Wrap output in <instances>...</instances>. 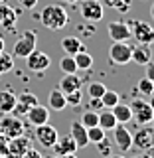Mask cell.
<instances>
[{"instance_id": "cell-15", "label": "cell", "mask_w": 154, "mask_h": 158, "mask_svg": "<svg viewBox=\"0 0 154 158\" xmlns=\"http://www.w3.org/2000/svg\"><path fill=\"white\" fill-rule=\"evenodd\" d=\"M152 59V52L148 44H136V46L131 48V61L138 63V65H146Z\"/></svg>"}, {"instance_id": "cell-2", "label": "cell", "mask_w": 154, "mask_h": 158, "mask_svg": "<svg viewBox=\"0 0 154 158\" xmlns=\"http://www.w3.org/2000/svg\"><path fill=\"white\" fill-rule=\"evenodd\" d=\"M131 113H132V118L138 123V125H150L152 118H154V109L148 101L144 99H132L131 105Z\"/></svg>"}, {"instance_id": "cell-31", "label": "cell", "mask_w": 154, "mask_h": 158, "mask_svg": "<svg viewBox=\"0 0 154 158\" xmlns=\"http://www.w3.org/2000/svg\"><path fill=\"white\" fill-rule=\"evenodd\" d=\"M107 91V87L103 85L101 81H91L87 85V93H89V97H97V99H101V95Z\"/></svg>"}, {"instance_id": "cell-11", "label": "cell", "mask_w": 154, "mask_h": 158, "mask_svg": "<svg viewBox=\"0 0 154 158\" xmlns=\"http://www.w3.org/2000/svg\"><path fill=\"white\" fill-rule=\"evenodd\" d=\"M79 10H81V16L85 20H89V22L103 20V4L99 0H83L79 4Z\"/></svg>"}, {"instance_id": "cell-3", "label": "cell", "mask_w": 154, "mask_h": 158, "mask_svg": "<svg viewBox=\"0 0 154 158\" xmlns=\"http://www.w3.org/2000/svg\"><path fill=\"white\" fill-rule=\"evenodd\" d=\"M0 132H2V136L6 140L16 138L20 135H24V123L18 117H12L10 113H6V117L0 121Z\"/></svg>"}, {"instance_id": "cell-35", "label": "cell", "mask_w": 154, "mask_h": 158, "mask_svg": "<svg viewBox=\"0 0 154 158\" xmlns=\"http://www.w3.org/2000/svg\"><path fill=\"white\" fill-rule=\"evenodd\" d=\"M81 99H83L81 89H75V91H71V93H65V103L67 105L77 107V105H81Z\"/></svg>"}, {"instance_id": "cell-23", "label": "cell", "mask_w": 154, "mask_h": 158, "mask_svg": "<svg viewBox=\"0 0 154 158\" xmlns=\"http://www.w3.org/2000/svg\"><path fill=\"white\" fill-rule=\"evenodd\" d=\"M111 111H113V115H115V118H117V123H119V125H127L128 121H132L131 107L125 105V103H121V101H119L117 105L111 109Z\"/></svg>"}, {"instance_id": "cell-28", "label": "cell", "mask_w": 154, "mask_h": 158, "mask_svg": "<svg viewBox=\"0 0 154 158\" xmlns=\"http://www.w3.org/2000/svg\"><path fill=\"white\" fill-rule=\"evenodd\" d=\"M14 69V56H10L2 49L0 52V75H4V73L12 71Z\"/></svg>"}, {"instance_id": "cell-32", "label": "cell", "mask_w": 154, "mask_h": 158, "mask_svg": "<svg viewBox=\"0 0 154 158\" xmlns=\"http://www.w3.org/2000/svg\"><path fill=\"white\" fill-rule=\"evenodd\" d=\"M59 67H61L63 73H77V65H75L73 56H65L61 61H59Z\"/></svg>"}, {"instance_id": "cell-42", "label": "cell", "mask_w": 154, "mask_h": 158, "mask_svg": "<svg viewBox=\"0 0 154 158\" xmlns=\"http://www.w3.org/2000/svg\"><path fill=\"white\" fill-rule=\"evenodd\" d=\"M109 158H127V156H123V154H109Z\"/></svg>"}, {"instance_id": "cell-29", "label": "cell", "mask_w": 154, "mask_h": 158, "mask_svg": "<svg viewBox=\"0 0 154 158\" xmlns=\"http://www.w3.org/2000/svg\"><path fill=\"white\" fill-rule=\"evenodd\" d=\"M119 101H121V99H119V93L117 91H111V89H107V91L101 95V103H103V107H105V109H113Z\"/></svg>"}, {"instance_id": "cell-18", "label": "cell", "mask_w": 154, "mask_h": 158, "mask_svg": "<svg viewBox=\"0 0 154 158\" xmlns=\"http://www.w3.org/2000/svg\"><path fill=\"white\" fill-rule=\"evenodd\" d=\"M53 148V152H56V156H63V154H71V152H77L79 148L75 144V140H73L71 136H57V140H56V144L52 146Z\"/></svg>"}, {"instance_id": "cell-43", "label": "cell", "mask_w": 154, "mask_h": 158, "mask_svg": "<svg viewBox=\"0 0 154 158\" xmlns=\"http://www.w3.org/2000/svg\"><path fill=\"white\" fill-rule=\"evenodd\" d=\"M4 49V40H2V36H0V52Z\"/></svg>"}, {"instance_id": "cell-37", "label": "cell", "mask_w": 154, "mask_h": 158, "mask_svg": "<svg viewBox=\"0 0 154 158\" xmlns=\"http://www.w3.org/2000/svg\"><path fill=\"white\" fill-rule=\"evenodd\" d=\"M95 146L99 148V152H101V154H105V156H107V154H111V144H107L105 138H103V140H99Z\"/></svg>"}, {"instance_id": "cell-12", "label": "cell", "mask_w": 154, "mask_h": 158, "mask_svg": "<svg viewBox=\"0 0 154 158\" xmlns=\"http://www.w3.org/2000/svg\"><path fill=\"white\" fill-rule=\"evenodd\" d=\"M113 140H115V146L123 152L132 148V135L128 132V128L125 125H119L117 123V127L113 128Z\"/></svg>"}, {"instance_id": "cell-16", "label": "cell", "mask_w": 154, "mask_h": 158, "mask_svg": "<svg viewBox=\"0 0 154 158\" xmlns=\"http://www.w3.org/2000/svg\"><path fill=\"white\" fill-rule=\"evenodd\" d=\"M26 117H28V123L32 127H38V125H44V123L49 121V111H48V107H42L38 103V105H34L32 109H28Z\"/></svg>"}, {"instance_id": "cell-36", "label": "cell", "mask_w": 154, "mask_h": 158, "mask_svg": "<svg viewBox=\"0 0 154 158\" xmlns=\"http://www.w3.org/2000/svg\"><path fill=\"white\" fill-rule=\"evenodd\" d=\"M89 109H91V111H101V109H105V107H103L101 99H97V97H89Z\"/></svg>"}, {"instance_id": "cell-5", "label": "cell", "mask_w": 154, "mask_h": 158, "mask_svg": "<svg viewBox=\"0 0 154 158\" xmlns=\"http://www.w3.org/2000/svg\"><path fill=\"white\" fill-rule=\"evenodd\" d=\"M131 48L128 42H113L109 48V59L115 65H127L131 61Z\"/></svg>"}, {"instance_id": "cell-9", "label": "cell", "mask_w": 154, "mask_h": 158, "mask_svg": "<svg viewBox=\"0 0 154 158\" xmlns=\"http://www.w3.org/2000/svg\"><path fill=\"white\" fill-rule=\"evenodd\" d=\"M28 148H32V142H30V138H26L24 135H20L16 138H10L6 140V158H22L24 152L28 150Z\"/></svg>"}, {"instance_id": "cell-24", "label": "cell", "mask_w": 154, "mask_h": 158, "mask_svg": "<svg viewBox=\"0 0 154 158\" xmlns=\"http://www.w3.org/2000/svg\"><path fill=\"white\" fill-rule=\"evenodd\" d=\"M14 105H16V95L10 89H2L0 91V113H12Z\"/></svg>"}, {"instance_id": "cell-45", "label": "cell", "mask_w": 154, "mask_h": 158, "mask_svg": "<svg viewBox=\"0 0 154 158\" xmlns=\"http://www.w3.org/2000/svg\"><path fill=\"white\" fill-rule=\"evenodd\" d=\"M42 158H59V156H56V154H48V156H42Z\"/></svg>"}, {"instance_id": "cell-17", "label": "cell", "mask_w": 154, "mask_h": 158, "mask_svg": "<svg viewBox=\"0 0 154 158\" xmlns=\"http://www.w3.org/2000/svg\"><path fill=\"white\" fill-rule=\"evenodd\" d=\"M109 36L113 42H128L131 40V28L125 22H111L109 24Z\"/></svg>"}, {"instance_id": "cell-1", "label": "cell", "mask_w": 154, "mask_h": 158, "mask_svg": "<svg viewBox=\"0 0 154 158\" xmlns=\"http://www.w3.org/2000/svg\"><path fill=\"white\" fill-rule=\"evenodd\" d=\"M40 22L44 24L48 30H61L67 24V12L59 4H49L42 10L40 14Z\"/></svg>"}, {"instance_id": "cell-27", "label": "cell", "mask_w": 154, "mask_h": 158, "mask_svg": "<svg viewBox=\"0 0 154 158\" xmlns=\"http://www.w3.org/2000/svg\"><path fill=\"white\" fill-rule=\"evenodd\" d=\"M107 136V131H103L99 125L95 127H89L87 128V138H89V144H97L99 140H103V138Z\"/></svg>"}, {"instance_id": "cell-39", "label": "cell", "mask_w": 154, "mask_h": 158, "mask_svg": "<svg viewBox=\"0 0 154 158\" xmlns=\"http://www.w3.org/2000/svg\"><path fill=\"white\" fill-rule=\"evenodd\" d=\"M18 2L22 4L24 8H34V6L38 4V0H18Z\"/></svg>"}, {"instance_id": "cell-7", "label": "cell", "mask_w": 154, "mask_h": 158, "mask_svg": "<svg viewBox=\"0 0 154 158\" xmlns=\"http://www.w3.org/2000/svg\"><path fill=\"white\" fill-rule=\"evenodd\" d=\"M34 136H36L38 144H42L44 148H52L57 140V131L56 127H52L49 123H44V125H38L36 131H34Z\"/></svg>"}, {"instance_id": "cell-20", "label": "cell", "mask_w": 154, "mask_h": 158, "mask_svg": "<svg viewBox=\"0 0 154 158\" xmlns=\"http://www.w3.org/2000/svg\"><path fill=\"white\" fill-rule=\"evenodd\" d=\"M75 89H81V77L77 73H65V77L59 81V91L61 93H71Z\"/></svg>"}, {"instance_id": "cell-26", "label": "cell", "mask_w": 154, "mask_h": 158, "mask_svg": "<svg viewBox=\"0 0 154 158\" xmlns=\"http://www.w3.org/2000/svg\"><path fill=\"white\" fill-rule=\"evenodd\" d=\"M73 59H75L77 69H91L93 67V56L87 53L85 49H83V52H77L75 56H73Z\"/></svg>"}, {"instance_id": "cell-19", "label": "cell", "mask_w": 154, "mask_h": 158, "mask_svg": "<svg viewBox=\"0 0 154 158\" xmlns=\"http://www.w3.org/2000/svg\"><path fill=\"white\" fill-rule=\"evenodd\" d=\"M69 136L75 140L77 148H85L89 146V138H87V128L81 125L79 121H73L71 123V132H69Z\"/></svg>"}, {"instance_id": "cell-38", "label": "cell", "mask_w": 154, "mask_h": 158, "mask_svg": "<svg viewBox=\"0 0 154 158\" xmlns=\"http://www.w3.org/2000/svg\"><path fill=\"white\" fill-rule=\"evenodd\" d=\"M22 158H42V154H40V150H36V148H28Z\"/></svg>"}, {"instance_id": "cell-41", "label": "cell", "mask_w": 154, "mask_h": 158, "mask_svg": "<svg viewBox=\"0 0 154 158\" xmlns=\"http://www.w3.org/2000/svg\"><path fill=\"white\" fill-rule=\"evenodd\" d=\"M59 158H77V152H71V154H63V156H59Z\"/></svg>"}, {"instance_id": "cell-21", "label": "cell", "mask_w": 154, "mask_h": 158, "mask_svg": "<svg viewBox=\"0 0 154 158\" xmlns=\"http://www.w3.org/2000/svg\"><path fill=\"white\" fill-rule=\"evenodd\" d=\"M61 49L65 52V56H75L77 52H83L85 46L81 44V40L75 38V36H67L61 40Z\"/></svg>"}, {"instance_id": "cell-46", "label": "cell", "mask_w": 154, "mask_h": 158, "mask_svg": "<svg viewBox=\"0 0 154 158\" xmlns=\"http://www.w3.org/2000/svg\"><path fill=\"white\" fill-rule=\"evenodd\" d=\"M0 2H6V0H0Z\"/></svg>"}, {"instance_id": "cell-13", "label": "cell", "mask_w": 154, "mask_h": 158, "mask_svg": "<svg viewBox=\"0 0 154 158\" xmlns=\"http://www.w3.org/2000/svg\"><path fill=\"white\" fill-rule=\"evenodd\" d=\"M18 20V12L14 8H10L6 2H0V30L4 32H12Z\"/></svg>"}, {"instance_id": "cell-8", "label": "cell", "mask_w": 154, "mask_h": 158, "mask_svg": "<svg viewBox=\"0 0 154 158\" xmlns=\"http://www.w3.org/2000/svg\"><path fill=\"white\" fill-rule=\"evenodd\" d=\"M131 38H135L136 40V44H148L150 46L152 44V40H154V30L150 24H146V22H132L131 26Z\"/></svg>"}, {"instance_id": "cell-30", "label": "cell", "mask_w": 154, "mask_h": 158, "mask_svg": "<svg viewBox=\"0 0 154 158\" xmlns=\"http://www.w3.org/2000/svg\"><path fill=\"white\" fill-rule=\"evenodd\" d=\"M97 121H99V113L97 111H91V109H89V111H85L81 115V125L85 127V128H89V127H95L97 125Z\"/></svg>"}, {"instance_id": "cell-40", "label": "cell", "mask_w": 154, "mask_h": 158, "mask_svg": "<svg viewBox=\"0 0 154 158\" xmlns=\"http://www.w3.org/2000/svg\"><path fill=\"white\" fill-rule=\"evenodd\" d=\"M131 158H154V156L150 154V150H148V152H140V154H136V156H131Z\"/></svg>"}, {"instance_id": "cell-33", "label": "cell", "mask_w": 154, "mask_h": 158, "mask_svg": "<svg viewBox=\"0 0 154 158\" xmlns=\"http://www.w3.org/2000/svg\"><path fill=\"white\" fill-rule=\"evenodd\" d=\"M138 91H140L142 95H152V91H154V81H152V79H148L146 75L142 77V79H138Z\"/></svg>"}, {"instance_id": "cell-10", "label": "cell", "mask_w": 154, "mask_h": 158, "mask_svg": "<svg viewBox=\"0 0 154 158\" xmlns=\"http://www.w3.org/2000/svg\"><path fill=\"white\" fill-rule=\"evenodd\" d=\"M24 59L28 61L26 65H28L30 71H38L40 73V71H46V69L49 67V56L44 53V52H40V49H36V48H34Z\"/></svg>"}, {"instance_id": "cell-34", "label": "cell", "mask_w": 154, "mask_h": 158, "mask_svg": "<svg viewBox=\"0 0 154 158\" xmlns=\"http://www.w3.org/2000/svg\"><path fill=\"white\" fill-rule=\"evenodd\" d=\"M103 2H105L107 6L119 10V12H127V10L131 8V0H103Z\"/></svg>"}, {"instance_id": "cell-44", "label": "cell", "mask_w": 154, "mask_h": 158, "mask_svg": "<svg viewBox=\"0 0 154 158\" xmlns=\"http://www.w3.org/2000/svg\"><path fill=\"white\" fill-rule=\"evenodd\" d=\"M63 2H67V4H75V2H79V0H63Z\"/></svg>"}, {"instance_id": "cell-14", "label": "cell", "mask_w": 154, "mask_h": 158, "mask_svg": "<svg viewBox=\"0 0 154 158\" xmlns=\"http://www.w3.org/2000/svg\"><path fill=\"white\" fill-rule=\"evenodd\" d=\"M34 105H38V97L34 95V93H22V95H16V105H14L12 111L16 113V115H26L28 109H32Z\"/></svg>"}, {"instance_id": "cell-25", "label": "cell", "mask_w": 154, "mask_h": 158, "mask_svg": "<svg viewBox=\"0 0 154 158\" xmlns=\"http://www.w3.org/2000/svg\"><path fill=\"white\" fill-rule=\"evenodd\" d=\"M97 125L103 128V131H113V128L117 127V118L113 115L111 109H101V113H99V121Z\"/></svg>"}, {"instance_id": "cell-4", "label": "cell", "mask_w": 154, "mask_h": 158, "mask_svg": "<svg viewBox=\"0 0 154 158\" xmlns=\"http://www.w3.org/2000/svg\"><path fill=\"white\" fill-rule=\"evenodd\" d=\"M36 40H38V34L34 32V30H28V32H24V34H22V38H20L18 42L14 44V52H12V56H14V57L24 59L34 48H36Z\"/></svg>"}, {"instance_id": "cell-6", "label": "cell", "mask_w": 154, "mask_h": 158, "mask_svg": "<svg viewBox=\"0 0 154 158\" xmlns=\"http://www.w3.org/2000/svg\"><path fill=\"white\" fill-rule=\"evenodd\" d=\"M154 144V128L140 125V128L132 135V146L138 148L140 152H148Z\"/></svg>"}, {"instance_id": "cell-22", "label": "cell", "mask_w": 154, "mask_h": 158, "mask_svg": "<svg viewBox=\"0 0 154 158\" xmlns=\"http://www.w3.org/2000/svg\"><path fill=\"white\" fill-rule=\"evenodd\" d=\"M48 105H49V109H53V111H63V109L67 107L65 93L59 91V87L57 89H52V91H49V95H48Z\"/></svg>"}]
</instances>
